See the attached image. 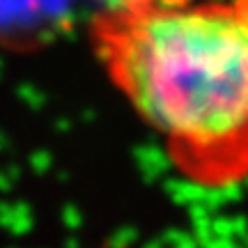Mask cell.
Wrapping results in <instances>:
<instances>
[{
    "instance_id": "1",
    "label": "cell",
    "mask_w": 248,
    "mask_h": 248,
    "mask_svg": "<svg viewBox=\"0 0 248 248\" xmlns=\"http://www.w3.org/2000/svg\"><path fill=\"white\" fill-rule=\"evenodd\" d=\"M110 80L204 186L248 177V0H156L97 26Z\"/></svg>"
}]
</instances>
